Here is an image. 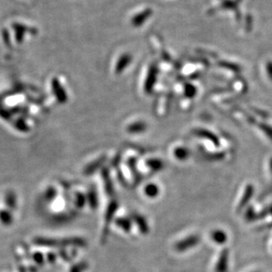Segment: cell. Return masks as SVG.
Listing matches in <instances>:
<instances>
[{
	"instance_id": "6da1fadb",
	"label": "cell",
	"mask_w": 272,
	"mask_h": 272,
	"mask_svg": "<svg viewBox=\"0 0 272 272\" xmlns=\"http://www.w3.org/2000/svg\"><path fill=\"white\" fill-rule=\"evenodd\" d=\"M157 187L155 186H148V189H147V194L150 195V196H153V195H157Z\"/></svg>"
}]
</instances>
